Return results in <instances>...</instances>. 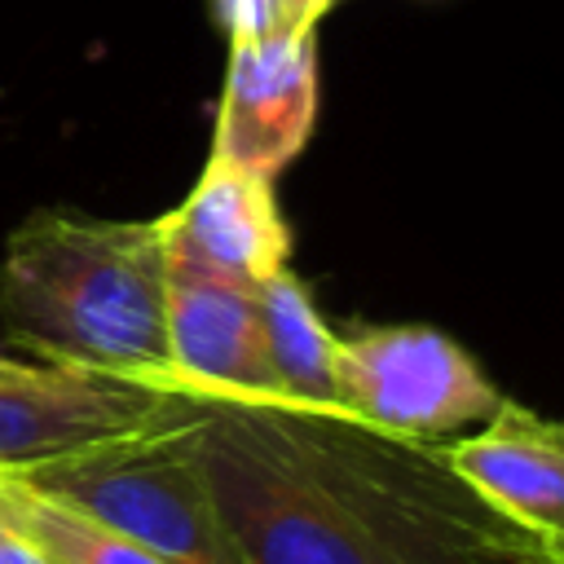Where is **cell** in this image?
I'll return each mask as SVG.
<instances>
[{
    "label": "cell",
    "mask_w": 564,
    "mask_h": 564,
    "mask_svg": "<svg viewBox=\"0 0 564 564\" xmlns=\"http://www.w3.org/2000/svg\"><path fill=\"white\" fill-rule=\"evenodd\" d=\"M317 123V40L260 35L229 44L225 93L212 128L220 163L278 176L313 137Z\"/></svg>",
    "instance_id": "5"
},
{
    "label": "cell",
    "mask_w": 564,
    "mask_h": 564,
    "mask_svg": "<svg viewBox=\"0 0 564 564\" xmlns=\"http://www.w3.org/2000/svg\"><path fill=\"white\" fill-rule=\"evenodd\" d=\"M0 524L31 542L48 564H167L123 533L35 494L9 467H0Z\"/></svg>",
    "instance_id": "11"
},
{
    "label": "cell",
    "mask_w": 564,
    "mask_h": 564,
    "mask_svg": "<svg viewBox=\"0 0 564 564\" xmlns=\"http://www.w3.org/2000/svg\"><path fill=\"white\" fill-rule=\"evenodd\" d=\"M13 476L167 564H247L194 454V392L132 436L18 467Z\"/></svg>",
    "instance_id": "3"
},
{
    "label": "cell",
    "mask_w": 564,
    "mask_h": 564,
    "mask_svg": "<svg viewBox=\"0 0 564 564\" xmlns=\"http://www.w3.org/2000/svg\"><path fill=\"white\" fill-rule=\"evenodd\" d=\"M273 4H278V31L282 35H313L335 0H273Z\"/></svg>",
    "instance_id": "13"
},
{
    "label": "cell",
    "mask_w": 564,
    "mask_h": 564,
    "mask_svg": "<svg viewBox=\"0 0 564 564\" xmlns=\"http://www.w3.org/2000/svg\"><path fill=\"white\" fill-rule=\"evenodd\" d=\"M264 348L278 379V397L295 405L339 410L335 397V330L317 313L308 286L291 273V264L256 286Z\"/></svg>",
    "instance_id": "10"
},
{
    "label": "cell",
    "mask_w": 564,
    "mask_h": 564,
    "mask_svg": "<svg viewBox=\"0 0 564 564\" xmlns=\"http://www.w3.org/2000/svg\"><path fill=\"white\" fill-rule=\"evenodd\" d=\"M185 388L132 375L66 370L44 388L0 392V467H35L167 419Z\"/></svg>",
    "instance_id": "7"
},
{
    "label": "cell",
    "mask_w": 564,
    "mask_h": 564,
    "mask_svg": "<svg viewBox=\"0 0 564 564\" xmlns=\"http://www.w3.org/2000/svg\"><path fill=\"white\" fill-rule=\"evenodd\" d=\"M163 278L159 216L110 220L40 207L4 242L0 330L35 361L172 383Z\"/></svg>",
    "instance_id": "2"
},
{
    "label": "cell",
    "mask_w": 564,
    "mask_h": 564,
    "mask_svg": "<svg viewBox=\"0 0 564 564\" xmlns=\"http://www.w3.org/2000/svg\"><path fill=\"white\" fill-rule=\"evenodd\" d=\"M163 260L260 286L291 260V229L278 212L273 176L207 159L194 189L159 216Z\"/></svg>",
    "instance_id": "8"
},
{
    "label": "cell",
    "mask_w": 564,
    "mask_h": 564,
    "mask_svg": "<svg viewBox=\"0 0 564 564\" xmlns=\"http://www.w3.org/2000/svg\"><path fill=\"white\" fill-rule=\"evenodd\" d=\"M454 471L520 533L546 564H564V423L502 401L471 436L445 441Z\"/></svg>",
    "instance_id": "9"
},
{
    "label": "cell",
    "mask_w": 564,
    "mask_h": 564,
    "mask_svg": "<svg viewBox=\"0 0 564 564\" xmlns=\"http://www.w3.org/2000/svg\"><path fill=\"white\" fill-rule=\"evenodd\" d=\"M70 366H53V361H35V357H9L0 352V392L9 388H44L53 379H62Z\"/></svg>",
    "instance_id": "12"
},
{
    "label": "cell",
    "mask_w": 564,
    "mask_h": 564,
    "mask_svg": "<svg viewBox=\"0 0 564 564\" xmlns=\"http://www.w3.org/2000/svg\"><path fill=\"white\" fill-rule=\"evenodd\" d=\"M194 454L247 564H546L454 471L445 441L194 392Z\"/></svg>",
    "instance_id": "1"
},
{
    "label": "cell",
    "mask_w": 564,
    "mask_h": 564,
    "mask_svg": "<svg viewBox=\"0 0 564 564\" xmlns=\"http://www.w3.org/2000/svg\"><path fill=\"white\" fill-rule=\"evenodd\" d=\"M335 397L344 414L414 441L458 436L507 401L463 344L410 322L335 335Z\"/></svg>",
    "instance_id": "4"
},
{
    "label": "cell",
    "mask_w": 564,
    "mask_h": 564,
    "mask_svg": "<svg viewBox=\"0 0 564 564\" xmlns=\"http://www.w3.org/2000/svg\"><path fill=\"white\" fill-rule=\"evenodd\" d=\"M167 375L185 392L282 401L264 348L256 286L167 260L163 278Z\"/></svg>",
    "instance_id": "6"
},
{
    "label": "cell",
    "mask_w": 564,
    "mask_h": 564,
    "mask_svg": "<svg viewBox=\"0 0 564 564\" xmlns=\"http://www.w3.org/2000/svg\"><path fill=\"white\" fill-rule=\"evenodd\" d=\"M0 564H48L31 542H22L18 533H4L0 538Z\"/></svg>",
    "instance_id": "14"
}]
</instances>
